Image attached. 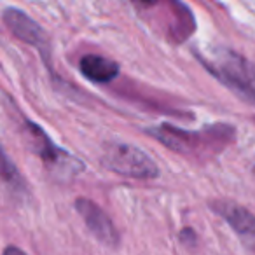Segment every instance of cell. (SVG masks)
<instances>
[{
	"label": "cell",
	"mask_w": 255,
	"mask_h": 255,
	"mask_svg": "<svg viewBox=\"0 0 255 255\" xmlns=\"http://www.w3.org/2000/svg\"><path fill=\"white\" fill-rule=\"evenodd\" d=\"M208 68L238 95L255 102V63H250L233 51L222 49L212 54Z\"/></svg>",
	"instance_id": "cell-1"
},
{
	"label": "cell",
	"mask_w": 255,
	"mask_h": 255,
	"mask_svg": "<svg viewBox=\"0 0 255 255\" xmlns=\"http://www.w3.org/2000/svg\"><path fill=\"white\" fill-rule=\"evenodd\" d=\"M102 163L110 171H116L119 175L129 178H156L159 175L157 166L143 150L136 149L129 143H117L110 142L103 147Z\"/></svg>",
	"instance_id": "cell-2"
},
{
	"label": "cell",
	"mask_w": 255,
	"mask_h": 255,
	"mask_svg": "<svg viewBox=\"0 0 255 255\" xmlns=\"http://www.w3.org/2000/svg\"><path fill=\"white\" fill-rule=\"evenodd\" d=\"M25 135L32 150H35L39 154V157L47 164V168L51 171H56L58 177H74L75 173L81 171V161L75 159L72 154L61 150L58 145H54L37 124L26 123Z\"/></svg>",
	"instance_id": "cell-3"
},
{
	"label": "cell",
	"mask_w": 255,
	"mask_h": 255,
	"mask_svg": "<svg viewBox=\"0 0 255 255\" xmlns=\"http://www.w3.org/2000/svg\"><path fill=\"white\" fill-rule=\"evenodd\" d=\"M212 208L217 215H220L233 227V231L241 238L245 247L255 250V215H252L241 205H236L233 201H224V199L213 201Z\"/></svg>",
	"instance_id": "cell-4"
},
{
	"label": "cell",
	"mask_w": 255,
	"mask_h": 255,
	"mask_svg": "<svg viewBox=\"0 0 255 255\" xmlns=\"http://www.w3.org/2000/svg\"><path fill=\"white\" fill-rule=\"evenodd\" d=\"M75 208H77L79 215L82 217V220L86 222L88 229L91 231L96 240L102 241L107 247H116L117 241H119V234H117L114 224L110 222V219L98 205H95L86 198H79L75 201Z\"/></svg>",
	"instance_id": "cell-5"
},
{
	"label": "cell",
	"mask_w": 255,
	"mask_h": 255,
	"mask_svg": "<svg viewBox=\"0 0 255 255\" xmlns=\"http://www.w3.org/2000/svg\"><path fill=\"white\" fill-rule=\"evenodd\" d=\"M4 21H5V25L9 26V30H11L18 39L28 42L30 46H35L40 53H42V51L47 53L49 44H47L46 33H44L42 28H40L32 18H28L23 11L14 9V7H7L4 11Z\"/></svg>",
	"instance_id": "cell-6"
},
{
	"label": "cell",
	"mask_w": 255,
	"mask_h": 255,
	"mask_svg": "<svg viewBox=\"0 0 255 255\" xmlns=\"http://www.w3.org/2000/svg\"><path fill=\"white\" fill-rule=\"evenodd\" d=\"M81 72L84 77L89 81L98 82V84H107L112 79L117 77L119 74V65L112 60H107L103 56H96V54H88L81 60L79 63Z\"/></svg>",
	"instance_id": "cell-7"
},
{
	"label": "cell",
	"mask_w": 255,
	"mask_h": 255,
	"mask_svg": "<svg viewBox=\"0 0 255 255\" xmlns=\"http://www.w3.org/2000/svg\"><path fill=\"white\" fill-rule=\"evenodd\" d=\"M4 255H26L23 250H19V248H16V247H7L4 250Z\"/></svg>",
	"instance_id": "cell-8"
},
{
	"label": "cell",
	"mask_w": 255,
	"mask_h": 255,
	"mask_svg": "<svg viewBox=\"0 0 255 255\" xmlns=\"http://www.w3.org/2000/svg\"><path fill=\"white\" fill-rule=\"evenodd\" d=\"M135 4H138V5H145V7H149V5H154L157 2V0H133Z\"/></svg>",
	"instance_id": "cell-9"
}]
</instances>
